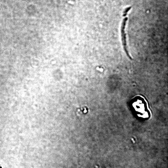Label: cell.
Returning a JSON list of instances; mask_svg holds the SVG:
<instances>
[{"label": "cell", "mask_w": 168, "mask_h": 168, "mask_svg": "<svg viewBox=\"0 0 168 168\" xmlns=\"http://www.w3.org/2000/svg\"><path fill=\"white\" fill-rule=\"evenodd\" d=\"M127 20V18L125 17L123 19L122 22V26H121V36H122V43L123 46V48L124 51L126 53L127 56L129 57L130 59H132L129 54L128 51L127 50V43L126 40V34L125 33V27L126 24V22Z\"/></svg>", "instance_id": "6da1fadb"}, {"label": "cell", "mask_w": 168, "mask_h": 168, "mask_svg": "<svg viewBox=\"0 0 168 168\" xmlns=\"http://www.w3.org/2000/svg\"><path fill=\"white\" fill-rule=\"evenodd\" d=\"M131 7H128L126 8L123 11V17H126L127 14L128 12L130 11V9H131Z\"/></svg>", "instance_id": "7a4b0ae2"}]
</instances>
